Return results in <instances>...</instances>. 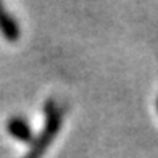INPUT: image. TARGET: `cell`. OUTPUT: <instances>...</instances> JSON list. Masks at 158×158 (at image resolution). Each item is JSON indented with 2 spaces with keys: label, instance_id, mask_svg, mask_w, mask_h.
Here are the masks:
<instances>
[{
  "label": "cell",
  "instance_id": "cell-1",
  "mask_svg": "<svg viewBox=\"0 0 158 158\" xmlns=\"http://www.w3.org/2000/svg\"><path fill=\"white\" fill-rule=\"evenodd\" d=\"M45 124L44 129L40 131V134L37 135V139L32 142L31 150L27 152V155L24 158H42L47 152V148L50 147L52 140L58 135L60 127H61V113L58 111L56 105L50 102L45 106Z\"/></svg>",
  "mask_w": 158,
  "mask_h": 158
},
{
  "label": "cell",
  "instance_id": "cell-2",
  "mask_svg": "<svg viewBox=\"0 0 158 158\" xmlns=\"http://www.w3.org/2000/svg\"><path fill=\"white\" fill-rule=\"evenodd\" d=\"M6 131H8V134L13 139H16L19 142L29 143L32 140V129L24 118H19V116L10 118L6 121Z\"/></svg>",
  "mask_w": 158,
  "mask_h": 158
},
{
  "label": "cell",
  "instance_id": "cell-3",
  "mask_svg": "<svg viewBox=\"0 0 158 158\" xmlns=\"http://www.w3.org/2000/svg\"><path fill=\"white\" fill-rule=\"evenodd\" d=\"M0 34H2L8 42H16L21 35L18 23L13 19V16L10 13L3 8L2 3H0Z\"/></svg>",
  "mask_w": 158,
  "mask_h": 158
},
{
  "label": "cell",
  "instance_id": "cell-4",
  "mask_svg": "<svg viewBox=\"0 0 158 158\" xmlns=\"http://www.w3.org/2000/svg\"><path fill=\"white\" fill-rule=\"evenodd\" d=\"M156 108H158V100H156Z\"/></svg>",
  "mask_w": 158,
  "mask_h": 158
}]
</instances>
